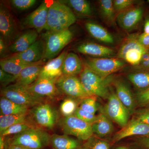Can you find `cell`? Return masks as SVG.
I'll use <instances>...</instances> for the list:
<instances>
[{
  "instance_id": "obj_40",
  "label": "cell",
  "mask_w": 149,
  "mask_h": 149,
  "mask_svg": "<svg viewBox=\"0 0 149 149\" xmlns=\"http://www.w3.org/2000/svg\"><path fill=\"white\" fill-rule=\"evenodd\" d=\"M133 0H115L113 1V7L116 12L118 13L123 11L133 6Z\"/></svg>"
},
{
  "instance_id": "obj_15",
  "label": "cell",
  "mask_w": 149,
  "mask_h": 149,
  "mask_svg": "<svg viewBox=\"0 0 149 149\" xmlns=\"http://www.w3.org/2000/svg\"><path fill=\"white\" fill-rule=\"evenodd\" d=\"M49 6L44 1L35 10L29 14L23 21L24 26L34 28L38 33L45 29Z\"/></svg>"
},
{
  "instance_id": "obj_3",
  "label": "cell",
  "mask_w": 149,
  "mask_h": 149,
  "mask_svg": "<svg viewBox=\"0 0 149 149\" xmlns=\"http://www.w3.org/2000/svg\"><path fill=\"white\" fill-rule=\"evenodd\" d=\"M51 136L43 129L29 128L15 135L9 141L10 145H19L28 149H43L50 145Z\"/></svg>"
},
{
  "instance_id": "obj_37",
  "label": "cell",
  "mask_w": 149,
  "mask_h": 149,
  "mask_svg": "<svg viewBox=\"0 0 149 149\" xmlns=\"http://www.w3.org/2000/svg\"><path fill=\"white\" fill-rule=\"evenodd\" d=\"M37 1L36 0H12L10 3L11 5L16 9L25 10L33 7Z\"/></svg>"
},
{
  "instance_id": "obj_16",
  "label": "cell",
  "mask_w": 149,
  "mask_h": 149,
  "mask_svg": "<svg viewBox=\"0 0 149 149\" xmlns=\"http://www.w3.org/2000/svg\"><path fill=\"white\" fill-rule=\"evenodd\" d=\"M135 136H149V125L133 118L115 134L112 142L114 143L127 137Z\"/></svg>"
},
{
  "instance_id": "obj_11",
  "label": "cell",
  "mask_w": 149,
  "mask_h": 149,
  "mask_svg": "<svg viewBox=\"0 0 149 149\" xmlns=\"http://www.w3.org/2000/svg\"><path fill=\"white\" fill-rule=\"evenodd\" d=\"M30 112L35 123L41 128L52 129L57 123V112L50 104L43 102L37 105Z\"/></svg>"
},
{
  "instance_id": "obj_38",
  "label": "cell",
  "mask_w": 149,
  "mask_h": 149,
  "mask_svg": "<svg viewBox=\"0 0 149 149\" xmlns=\"http://www.w3.org/2000/svg\"><path fill=\"white\" fill-rule=\"evenodd\" d=\"M74 115L81 120L92 124L97 119V115L83 110L79 107L77 108Z\"/></svg>"
},
{
  "instance_id": "obj_27",
  "label": "cell",
  "mask_w": 149,
  "mask_h": 149,
  "mask_svg": "<svg viewBox=\"0 0 149 149\" xmlns=\"http://www.w3.org/2000/svg\"><path fill=\"white\" fill-rule=\"evenodd\" d=\"M27 107L18 104L5 97L1 96L0 99L1 115L27 114L28 111Z\"/></svg>"
},
{
  "instance_id": "obj_18",
  "label": "cell",
  "mask_w": 149,
  "mask_h": 149,
  "mask_svg": "<svg viewBox=\"0 0 149 149\" xmlns=\"http://www.w3.org/2000/svg\"><path fill=\"white\" fill-rule=\"evenodd\" d=\"M77 50L80 53L94 58H111L116 55L111 48L97 43L85 42L79 45Z\"/></svg>"
},
{
  "instance_id": "obj_45",
  "label": "cell",
  "mask_w": 149,
  "mask_h": 149,
  "mask_svg": "<svg viewBox=\"0 0 149 149\" xmlns=\"http://www.w3.org/2000/svg\"><path fill=\"white\" fill-rule=\"evenodd\" d=\"M7 45L1 36H0V54L2 56L5 52Z\"/></svg>"
},
{
  "instance_id": "obj_49",
  "label": "cell",
  "mask_w": 149,
  "mask_h": 149,
  "mask_svg": "<svg viewBox=\"0 0 149 149\" xmlns=\"http://www.w3.org/2000/svg\"><path fill=\"white\" fill-rule=\"evenodd\" d=\"M149 58V52L145 53L143 54L142 56V59H141V61H143L148 60Z\"/></svg>"
},
{
  "instance_id": "obj_39",
  "label": "cell",
  "mask_w": 149,
  "mask_h": 149,
  "mask_svg": "<svg viewBox=\"0 0 149 149\" xmlns=\"http://www.w3.org/2000/svg\"><path fill=\"white\" fill-rule=\"evenodd\" d=\"M136 100L137 103L141 107L149 106V87L146 89L139 91L136 94Z\"/></svg>"
},
{
  "instance_id": "obj_13",
  "label": "cell",
  "mask_w": 149,
  "mask_h": 149,
  "mask_svg": "<svg viewBox=\"0 0 149 149\" xmlns=\"http://www.w3.org/2000/svg\"><path fill=\"white\" fill-rule=\"evenodd\" d=\"M144 10L140 6H133L118 13L116 22L121 28L126 31L135 29L143 18Z\"/></svg>"
},
{
  "instance_id": "obj_47",
  "label": "cell",
  "mask_w": 149,
  "mask_h": 149,
  "mask_svg": "<svg viewBox=\"0 0 149 149\" xmlns=\"http://www.w3.org/2000/svg\"><path fill=\"white\" fill-rule=\"evenodd\" d=\"M6 149H28L19 145H10Z\"/></svg>"
},
{
  "instance_id": "obj_41",
  "label": "cell",
  "mask_w": 149,
  "mask_h": 149,
  "mask_svg": "<svg viewBox=\"0 0 149 149\" xmlns=\"http://www.w3.org/2000/svg\"><path fill=\"white\" fill-rule=\"evenodd\" d=\"M15 81L16 76L9 74L0 68V82L3 87H7Z\"/></svg>"
},
{
  "instance_id": "obj_23",
  "label": "cell",
  "mask_w": 149,
  "mask_h": 149,
  "mask_svg": "<svg viewBox=\"0 0 149 149\" xmlns=\"http://www.w3.org/2000/svg\"><path fill=\"white\" fill-rule=\"evenodd\" d=\"M84 63L80 58L74 53H68L62 65L63 75L76 76L83 71Z\"/></svg>"
},
{
  "instance_id": "obj_22",
  "label": "cell",
  "mask_w": 149,
  "mask_h": 149,
  "mask_svg": "<svg viewBox=\"0 0 149 149\" xmlns=\"http://www.w3.org/2000/svg\"><path fill=\"white\" fill-rule=\"evenodd\" d=\"M113 84L115 88V93L118 98L128 109L130 115L133 114L136 104L130 89L123 81L120 80H114Z\"/></svg>"
},
{
  "instance_id": "obj_8",
  "label": "cell",
  "mask_w": 149,
  "mask_h": 149,
  "mask_svg": "<svg viewBox=\"0 0 149 149\" xmlns=\"http://www.w3.org/2000/svg\"><path fill=\"white\" fill-rule=\"evenodd\" d=\"M84 63L93 72L104 78L120 70L125 65V62L119 58L90 56L85 58Z\"/></svg>"
},
{
  "instance_id": "obj_44",
  "label": "cell",
  "mask_w": 149,
  "mask_h": 149,
  "mask_svg": "<svg viewBox=\"0 0 149 149\" xmlns=\"http://www.w3.org/2000/svg\"><path fill=\"white\" fill-rule=\"evenodd\" d=\"M139 144L143 149H149V136H143L139 139Z\"/></svg>"
},
{
  "instance_id": "obj_9",
  "label": "cell",
  "mask_w": 149,
  "mask_h": 149,
  "mask_svg": "<svg viewBox=\"0 0 149 149\" xmlns=\"http://www.w3.org/2000/svg\"><path fill=\"white\" fill-rule=\"evenodd\" d=\"M103 111L111 120L122 128L125 127L128 123L130 112L113 91H110Z\"/></svg>"
},
{
  "instance_id": "obj_32",
  "label": "cell",
  "mask_w": 149,
  "mask_h": 149,
  "mask_svg": "<svg viewBox=\"0 0 149 149\" xmlns=\"http://www.w3.org/2000/svg\"><path fill=\"white\" fill-rule=\"evenodd\" d=\"M100 10L102 16L108 24H112L114 22L115 10L113 1L111 0H101L99 1Z\"/></svg>"
},
{
  "instance_id": "obj_25",
  "label": "cell",
  "mask_w": 149,
  "mask_h": 149,
  "mask_svg": "<svg viewBox=\"0 0 149 149\" xmlns=\"http://www.w3.org/2000/svg\"><path fill=\"white\" fill-rule=\"evenodd\" d=\"M35 63H28L12 56L9 57L2 59L0 61L1 68L5 72L16 76L22 70Z\"/></svg>"
},
{
  "instance_id": "obj_4",
  "label": "cell",
  "mask_w": 149,
  "mask_h": 149,
  "mask_svg": "<svg viewBox=\"0 0 149 149\" xmlns=\"http://www.w3.org/2000/svg\"><path fill=\"white\" fill-rule=\"evenodd\" d=\"M44 35L45 48L43 59L48 61L54 58L71 42L73 36L69 29L56 32L47 31Z\"/></svg>"
},
{
  "instance_id": "obj_12",
  "label": "cell",
  "mask_w": 149,
  "mask_h": 149,
  "mask_svg": "<svg viewBox=\"0 0 149 149\" xmlns=\"http://www.w3.org/2000/svg\"><path fill=\"white\" fill-rule=\"evenodd\" d=\"M17 24L10 11L5 5L1 4L0 7V32L1 36L6 44L10 45L17 33Z\"/></svg>"
},
{
  "instance_id": "obj_28",
  "label": "cell",
  "mask_w": 149,
  "mask_h": 149,
  "mask_svg": "<svg viewBox=\"0 0 149 149\" xmlns=\"http://www.w3.org/2000/svg\"><path fill=\"white\" fill-rule=\"evenodd\" d=\"M50 144L53 149H79V141L68 135L54 134L51 136Z\"/></svg>"
},
{
  "instance_id": "obj_35",
  "label": "cell",
  "mask_w": 149,
  "mask_h": 149,
  "mask_svg": "<svg viewBox=\"0 0 149 149\" xmlns=\"http://www.w3.org/2000/svg\"><path fill=\"white\" fill-rule=\"evenodd\" d=\"M33 127H35V126L32 125L29 121L17 123L12 125L1 133V136L5 137L9 135H14L15 136Z\"/></svg>"
},
{
  "instance_id": "obj_30",
  "label": "cell",
  "mask_w": 149,
  "mask_h": 149,
  "mask_svg": "<svg viewBox=\"0 0 149 149\" xmlns=\"http://www.w3.org/2000/svg\"><path fill=\"white\" fill-rule=\"evenodd\" d=\"M61 1L80 15L89 17L93 14L90 3L86 0H68Z\"/></svg>"
},
{
  "instance_id": "obj_21",
  "label": "cell",
  "mask_w": 149,
  "mask_h": 149,
  "mask_svg": "<svg viewBox=\"0 0 149 149\" xmlns=\"http://www.w3.org/2000/svg\"><path fill=\"white\" fill-rule=\"evenodd\" d=\"M38 32L30 30L24 32L8 46L9 50L15 54L20 53L27 50L37 41Z\"/></svg>"
},
{
  "instance_id": "obj_34",
  "label": "cell",
  "mask_w": 149,
  "mask_h": 149,
  "mask_svg": "<svg viewBox=\"0 0 149 149\" xmlns=\"http://www.w3.org/2000/svg\"><path fill=\"white\" fill-rule=\"evenodd\" d=\"M108 142L97 137L92 136L79 149H109Z\"/></svg>"
},
{
  "instance_id": "obj_48",
  "label": "cell",
  "mask_w": 149,
  "mask_h": 149,
  "mask_svg": "<svg viewBox=\"0 0 149 149\" xmlns=\"http://www.w3.org/2000/svg\"><path fill=\"white\" fill-rule=\"evenodd\" d=\"M3 136H1L0 137V149L5 148V141L4 139Z\"/></svg>"
},
{
  "instance_id": "obj_5",
  "label": "cell",
  "mask_w": 149,
  "mask_h": 149,
  "mask_svg": "<svg viewBox=\"0 0 149 149\" xmlns=\"http://www.w3.org/2000/svg\"><path fill=\"white\" fill-rule=\"evenodd\" d=\"M1 96L5 97L15 103L28 107H33L43 103L44 99L35 96L29 91L27 86L14 84L1 90Z\"/></svg>"
},
{
  "instance_id": "obj_1",
  "label": "cell",
  "mask_w": 149,
  "mask_h": 149,
  "mask_svg": "<svg viewBox=\"0 0 149 149\" xmlns=\"http://www.w3.org/2000/svg\"><path fill=\"white\" fill-rule=\"evenodd\" d=\"M76 21L71 9L61 1H54L49 6L45 30L56 32L69 29Z\"/></svg>"
},
{
  "instance_id": "obj_42",
  "label": "cell",
  "mask_w": 149,
  "mask_h": 149,
  "mask_svg": "<svg viewBox=\"0 0 149 149\" xmlns=\"http://www.w3.org/2000/svg\"><path fill=\"white\" fill-rule=\"evenodd\" d=\"M134 119L149 125V105L137 111Z\"/></svg>"
},
{
  "instance_id": "obj_19",
  "label": "cell",
  "mask_w": 149,
  "mask_h": 149,
  "mask_svg": "<svg viewBox=\"0 0 149 149\" xmlns=\"http://www.w3.org/2000/svg\"><path fill=\"white\" fill-rule=\"evenodd\" d=\"M45 45L42 40H37L27 50L13 55L22 61L28 63H35L42 61L45 53Z\"/></svg>"
},
{
  "instance_id": "obj_50",
  "label": "cell",
  "mask_w": 149,
  "mask_h": 149,
  "mask_svg": "<svg viewBox=\"0 0 149 149\" xmlns=\"http://www.w3.org/2000/svg\"><path fill=\"white\" fill-rule=\"evenodd\" d=\"M116 149H129V148H127V147H124V146H120L118 147V148H117Z\"/></svg>"
},
{
  "instance_id": "obj_46",
  "label": "cell",
  "mask_w": 149,
  "mask_h": 149,
  "mask_svg": "<svg viewBox=\"0 0 149 149\" xmlns=\"http://www.w3.org/2000/svg\"><path fill=\"white\" fill-rule=\"evenodd\" d=\"M144 33L149 34V17H147L144 26Z\"/></svg>"
},
{
  "instance_id": "obj_29",
  "label": "cell",
  "mask_w": 149,
  "mask_h": 149,
  "mask_svg": "<svg viewBox=\"0 0 149 149\" xmlns=\"http://www.w3.org/2000/svg\"><path fill=\"white\" fill-rule=\"evenodd\" d=\"M128 78L139 91L149 87V69H143L139 72L130 73L128 74Z\"/></svg>"
},
{
  "instance_id": "obj_31",
  "label": "cell",
  "mask_w": 149,
  "mask_h": 149,
  "mask_svg": "<svg viewBox=\"0 0 149 149\" xmlns=\"http://www.w3.org/2000/svg\"><path fill=\"white\" fill-rule=\"evenodd\" d=\"M27 121H28L27 114L1 115L0 133H1L12 125Z\"/></svg>"
},
{
  "instance_id": "obj_36",
  "label": "cell",
  "mask_w": 149,
  "mask_h": 149,
  "mask_svg": "<svg viewBox=\"0 0 149 149\" xmlns=\"http://www.w3.org/2000/svg\"><path fill=\"white\" fill-rule=\"evenodd\" d=\"M79 107L83 110L93 114H95L98 110L95 99L93 96L82 100Z\"/></svg>"
},
{
  "instance_id": "obj_7",
  "label": "cell",
  "mask_w": 149,
  "mask_h": 149,
  "mask_svg": "<svg viewBox=\"0 0 149 149\" xmlns=\"http://www.w3.org/2000/svg\"><path fill=\"white\" fill-rule=\"evenodd\" d=\"M58 124L65 135H71L81 141H86L94 135L92 125L75 116L63 117Z\"/></svg>"
},
{
  "instance_id": "obj_2",
  "label": "cell",
  "mask_w": 149,
  "mask_h": 149,
  "mask_svg": "<svg viewBox=\"0 0 149 149\" xmlns=\"http://www.w3.org/2000/svg\"><path fill=\"white\" fill-rule=\"evenodd\" d=\"M79 79L85 90L91 96L107 99L110 93V85L113 83L112 75L102 77L91 70L84 63V68Z\"/></svg>"
},
{
  "instance_id": "obj_33",
  "label": "cell",
  "mask_w": 149,
  "mask_h": 149,
  "mask_svg": "<svg viewBox=\"0 0 149 149\" xmlns=\"http://www.w3.org/2000/svg\"><path fill=\"white\" fill-rule=\"evenodd\" d=\"M77 100H80L68 97L63 101L61 104L60 110L63 117L74 115L78 107Z\"/></svg>"
},
{
  "instance_id": "obj_43",
  "label": "cell",
  "mask_w": 149,
  "mask_h": 149,
  "mask_svg": "<svg viewBox=\"0 0 149 149\" xmlns=\"http://www.w3.org/2000/svg\"><path fill=\"white\" fill-rule=\"evenodd\" d=\"M139 40L141 45L149 51V34L143 32L139 35Z\"/></svg>"
},
{
  "instance_id": "obj_10",
  "label": "cell",
  "mask_w": 149,
  "mask_h": 149,
  "mask_svg": "<svg viewBox=\"0 0 149 149\" xmlns=\"http://www.w3.org/2000/svg\"><path fill=\"white\" fill-rule=\"evenodd\" d=\"M56 84L60 93L68 97L82 100L92 96L76 76L62 75L56 80Z\"/></svg>"
},
{
  "instance_id": "obj_52",
  "label": "cell",
  "mask_w": 149,
  "mask_h": 149,
  "mask_svg": "<svg viewBox=\"0 0 149 149\" xmlns=\"http://www.w3.org/2000/svg\"><path fill=\"white\" fill-rule=\"evenodd\" d=\"M148 61H149V59H148Z\"/></svg>"
},
{
  "instance_id": "obj_17",
  "label": "cell",
  "mask_w": 149,
  "mask_h": 149,
  "mask_svg": "<svg viewBox=\"0 0 149 149\" xmlns=\"http://www.w3.org/2000/svg\"><path fill=\"white\" fill-rule=\"evenodd\" d=\"M68 53L63 51L57 57L49 61L43 65L39 77L56 80L63 75L62 65L65 56Z\"/></svg>"
},
{
  "instance_id": "obj_24",
  "label": "cell",
  "mask_w": 149,
  "mask_h": 149,
  "mask_svg": "<svg viewBox=\"0 0 149 149\" xmlns=\"http://www.w3.org/2000/svg\"><path fill=\"white\" fill-rule=\"evenodd\" d=\"M91 125L93 134L98 138L109 136L113 131L111 120L103 112L97 115V119Z\"/></svg>"
},
{
  "instance_id": "obj_14",
  "label": "cell",
  "mask_w": 149,
  "mask_h": 149,
  "mask_svg": "<svg viewBox=\"0 0 149 149\" xmlns=\"http://www.w3.org/2000/svg\"><path fill=\"white\" fill-rule=\"evenodd\" d=\"M56 82L55 80L38 77L35 83L27 86L29 91L38 97L52 99L61 93L56 86Z\"/></svg>"
},
{
  "instance_id": "obj_20",
  "label": "cell",
  "mask_w": 149,
  "mask_h": 149,
  "mask_svg": "<svg viewBox=\"0 0 149 149\" xmlns=\"http://www.w3.org/2000/svg\"><path fill=\"white\" fill-rule=\"evenodd\" d=\"M44 65L41 61L25 68L16 76L15 84L23 86L32 85L38 79Z\"/></svg>"
},
{
  "instance_id": "obj_51",
  "label": "cell",
  "mask_w": 149,
  "mask_h": 149,
  "mask_svg": "<svg viewBox=\"0 0 149 149\" xmlns=\"http://www.w3.org/2000/svg\"><path fill=\"white\" fill-rule=\"evenodd\" d=\"M148 1V2L149 3V1Z\"/></svg>"
},
{
  "instance_id": "obj_26",
  "label": "cell",
  "mask_w": 149,
  "mask_h": 149,
  "mask_svg": "<svg viewBox=\"0 0 149 149\" xmlns=\"http://www.w3.org/2000/svg\"><path fill=\"white\" fill-rule=\"evenodd\" d=\"M88 32L96 40L107 44L115 42L114 37L105 28L102 26L91 22H88L85 24Z\"/></svg>"
},
{
  "instance_id": "obj_6",
  "label": "cell",
  "mask_w": 149,
  "mask_h": 149,
  "mask_svg": "<svg viewBox=\"0 0 149 149\" xmlns=\"http://www.w3.org/2000/svg\"><path fill=\"white\" fill-rule=\"evenodd\" d=\"M139 36L138 34H133L125 38L118 52V58L133 65L140 64L143 54L149 51L141 45Z\"/></svg>"
}]
</instances>
